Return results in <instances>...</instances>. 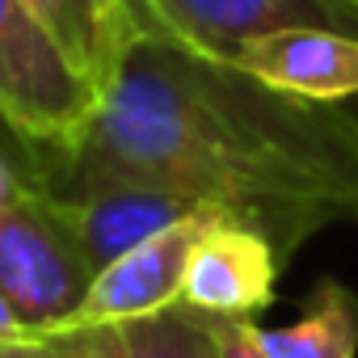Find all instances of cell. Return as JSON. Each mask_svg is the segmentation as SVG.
<instances>
[{"instance_id":"cell-1","label":"cell","mask_w":358,"mask_h":358,"mask_svg":"<svg viewBox=\"0 0 358 358\" xmlns=\"http://www.w3.org/2000/svg\"><path fill=\"white\" fill-rule=\"evenodd\" d=\"M160 186L257 228L278 257L358 224V114L278 93L236 64L143 34L101 97L59 194Z\"/></svg>"},{"instance_id":"cell-2","label":"cell","mask_w":358,"mask_h":358,"mask_svg":"<svg viewBox=\"0 0 358 358\" xmlns=\"http://www.w3.org/2000/svg\"><path fill=\"white\" fill-rule=\"evenodd\" d=\"M97 93L30 17L22 0H0V122L38 148L59 182L97 114Z\"/></svg>"},{"instance_id":"cell-3","label":"cell","mask_w":358,"mask_h":358,"mask_svg":"<svg viewBox=\"0 0 358 358\" xmlns=\"http://www.w3.org/2000/svg\"><path fill=\"white\" fill-rule=\"evenodd\" d=\"M89 262L59 190H34L0 215V295L38 333H55L89 295Z\"/></svg>"},{"instance_id":"cell-4","label":"cell","mask_w":358,"mask_h":358,"mask_svg":"<svg viewBox=\"0 0 358 358\" xmlns=\"http://www.w3.org/2000/svg\"><path fill=\"white\" fill-rule=\"evenodd\" d=\"M148 34L236 64L241 47L278 30H333L358 38L350 0H143Z\"/></svg>"},{"instance_id":"cell-5","label":"cell","mask_w":358,"mask_h":358,"mask_svg":"<svg viewBox=\"0 0 358 358\" xmlns=\"http://www.w3.org/2000/svg\"><path fill=\"white\" fill-rule=\"evenodd\" d=\"M220 220H232V215L203 203L190 215H182L169 228H160L156 236H148L135 249H127L122 257H114L110 266H101L93 287H89V295H85V303L59 329L131 320V316L160 312L169 303H182V282H186L190 253L207 236V228H215Z\"/></svg>"},{"instance_id":"cell-6","label":"cell","mask_w":358,"mask_h":358,"mask_svg":"<svg viewBox=\"0 0 358 358\" xmlns=\"http://www.w3.org/2000/svg\"><path fill=\"white\" fill-rule=\"evenodd\" d=\"M278 249L257 232L236 220H220L207 228V236L194 245L186 282H182V303L207 312V316H232L249 320L274 299L278 287Z\"/></svg>"},{"instance_id":"cell-7","label":"cell","mask_w":358,"mask_h":358,"mask_svg":"<svg viewBox=\"0 0 358 358\" xmlns=\"http://www.w3.org/2000/svg\"><path fill=\"white\" fill-rule=\"evenodd\" d=\"M22 5L89 80L97 101L114 89L127 55L148 34L143 0H22Z\"/></svg>"},{"instance_id":"cell-8","label":"cell","mask_w":358,"mask_h":358,"mask_svg":"<svg viewBox=\"0 0 358 358\" xmlns=\"http://www.w3.org/2000/svg\"><path fill=\"white\" fill-rule=\"evenodd\" d=\"M236 68L253 80L308 97V101H345L358 97V38L333 30H278L241 47Z\"/></svg>"},{"instance_id":"cell-9","label":"cell","mask_w":358,"mask_h":358,"mask_svg":"<svg viewBox=\"0 0 358 358\" xmlns=\"http://www.w3.org/2000/svg\"><path fill=\"white\" fill-rule=\"evenodd\" d=\"M51 358H220L215 316L169 303L148 316L110 324H72L43 337Z\"/></svg>"},{"instance_id":"cell-10","label":"cell","mask_w":358,"mask_h":358,"mask_svg":"<svg viewBox=\"0 0 358 358\" xmlns=\"http://www.w3.org/2000/svg\"><path fill=\"white\" fill-rule=\"evenodd\" d=\"M72 228L89 253V262L101 270L114 257H122L127 249H135L139 241L156 236L160 228H169L173 220L190 215L203 203H190L173 190L160 186H139V182H106V186H89L76 194H64Z\"/></svg>"},{"instance_id":"cell-11","label":"cell","mask_w":358,"mask_h":358,"mask_svg":"<svg viewBox=\"0 0 358 358\" xmlns=\"http://www.w3.org/2000/svg\"><path fill=\"white\" fill-rule=\"evenodd\" d=\"M270 358H354L358 350V299L324 278L316 282L303 316L287 329H257Z\"/></svg>"},{"instance_id":"cell-12","label":"cell","mask_w":358,"mask_h":358,"mask_svg":"<svg viewBox=\"0 0 358 358\" xmlns=\"http://www.w3.org/2000/svg\"><path fill=\"white\" fill-rule=\"evenodd\" d=\"M34 190H59V169L0 122V215Z\"/></svg>"},{"instance_id":"cell-13","label":"cell","mask_w":358,"mask_h":358,"mask_svg":"<svg viewBox=\"0 0 358 358\" xmlns=\"http://www.w3.org/2000/svg\"><path fill=\"white\" fill-rule=\"evenodd\" d=\"M215 337H220V358H270L257 341V324L253 320H232V316H215Z\"/></svg>"},{"instance_id":"cell-14","label":"cell","mask_w":358,"mask_h":358,"mask_svg":"<svg viewBox=\"0 0 358 358\" xmlns=\"http://www.w3.org/2000/svg\"><path fill=\"white\" fill-rule=\"evenodd\" d=\"M0 341H38V333L13 312V303L0 295Z\"/></svg>"},{"instance_id":"cell-15","label":"cell","mask_w":358,"mask_h":358,"mask_svg":"<svg viewBox=\"0 0 358 358\" xmlns=\"http://www.w3.org/2000/svg\"><path fill=\"white\" fill-rule=\"evenodd\" d=\"M0 358H51L43 341H0Z\"/></svg>"},{"instance_id":"cell-16","label":"cell","mask_w":358,"mask_h":358,"mask_svg":"<svg viewBox=\"0 0 358 358\" xmlns=\"http://www.w3.org/2000/svg\"><path fill=\"white\" fill-rule=\"evenodd\" d=\"M350 5H358V0H350Z\"/></svg>"}]
</instances>
